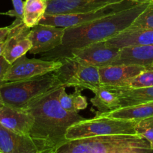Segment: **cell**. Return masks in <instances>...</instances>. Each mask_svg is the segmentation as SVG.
Instances as JSON below:
<instances>
[{
    "label": "cell",
    "mask_w": 153,
    "mask_h": 153,
    "mask_svg": "<svg viewBox=\"0 0 153 153\" xmlns=\"http://www.w3.org/2000/svg\"><path fill=\"white\" fill-rule=\"evenodd\" d=\"M119 50L118 48L108 46L104 40L74 49L70 57L100 68L111 65L118 55Z\"/></svg>",
    "instance_id": "obj_11"
},
{
    "label": "cell",
    "mask_w": 153,
    "mask_h": 153,
    "mask_svg": "<svg viewBox=\"0 0 153 153\" xmlns=\"http://www.w3.org/2000/svg\"><path fill=\"white\" fill-rule=\"evenodd\" d=\"M64 28L39 23L30 29L29 37L32 42L30 54H44L62 44Z\"/></svg>",
    "instance_id": "obj_10"
},
{
    "label": "cell",
    "mask_w": 153,
    "mask_h": 153,
    "mask_svg": "<svg viewBox=\"0 0 153 153\" xmlns=\"http://www.w3.org/2000/svg\"><path fill=\"white\" fill-rule=\"evenodd\" d=\"M117 94L120 108L146 104L153 102V87L130 88V87H110Z\"/></svg>",
    "instance_id": "obj_18"
},
{
    "label": "cell",
    "mask_w": 153,
    "mask_h": 153,
    "mask_svg": "<svg viewBox=\"0 0 153 153\" xmlns=\"http://www.w3.org/2000/svg\"><path fill=\"white\" fill-rule=\"evenodd\" d=\"M153 29V0L148 2L145 10L125 30Z\"/></svg>",
    "instance_id": "obj_23"
},
{
    "label": "cell",
    "mask_w": 153,
    "mask_h": 153,
    "mask_svg": "<svg viewBox=\"0 0 153 153\" xmlns=\"http://www.w3.org/2000/svg\"><path fill=\"white\" fill-rule=\"evenodd\" d=\"M148 70L137 65H109L99 68L101 85L106 87H128L137 75Z\"/></svg>",
    "instance_id": "obj_13"
},
{
    "label": "cell",
    "mask_w": 153,
    "mask_h": 153,
    "mask_svg": "<svg viewBox=\"0 0 153 153\" xmlns=\"http://www.w3.org/2000/svg\"><path fill=\"white\" fill-rule=\"evenodd\" d=\"M9 29H10L9 26L0 28V43H2L4 42L8 36V34Z\"/></svg>",
    "instance_id": "obj_28"
},
{
    "label": "cell",
    "mask_w": 153,
    "mask_h": 153,
    "mask_svg": "<svg viewBox=\"0 0 153 153\" xmlns=\"http://www.w3.org/2000/svg\"><path fill=\"white\" fill-rule=\"evenodd\" d=\"M4 103H3V102H2V98H1V96H0V109L2 108L3 107V106H4Z\"/></svg>",
    "instance_id": "obj_32"
},
{
    "label": "cell",
    "mask_w": 153,
    "mask_h": 153,
    "mask_svg": "<svg viewBox=\"0 0 153 153\" xmlns=\"http://www.w3.org/2000/svg\"><path fill=\"white\" fill-rule=\"evenodd\" d=\"M14 8L5 13H0V14L8 15L9 16L16 18V20L22 21L23 19V4L22 0H11Z\"/></svg>",
    "instance_id": "obj_26"
},
{
    "label": "cell",
    "mask_w": 153,
    "mask_h": 153,
    "mask_svg": "<svg viewBox=\"0 0 153 153\" xmlns=\"http://www.w3.org/2000/svg\"><path fill=\"white\" fill-rule=\"evenodd\" d=\"M46 0H25L23 4V23L29 28L39 24L46 13Z\"/></svg>",
    "instance_id": "obj_21"
},
{
    "label": "cell",
    "mask_w": 153,
    "mask_h": 153,
    "mask_svg": "<svg viewBox=\"0 0 153 153\" xmlns=\"http://www.w3.org/2000/svg\"><path fill=\"white\" fill-rule=\"evenodd\" d=\"M136 122L95 116L92 119H84L75 123L69 127L65 134V139L66 140H70L94 136L136 134L135 131Z\"/></svg>",
    "instance_id": "obj_5"
},
{
    "label": "cell",
    "mask_w": 153,
    "mask_h": 153,
    "mask_svg": "<svg viewBox=\"0 0 153 153\" xmlns=\"http://www.w3.org/2000/svg\"><path fill=\"white\" fill-rule=\"evenodd\" d=\"M94 94V97L91 99V102L98 109L96 116L120 108L117 94L110 87L101 85Z\"/></svg>",
    "instance_id": "obj_20"
},
{
    "label": "cell",
    "mask_w": 153,
    "mask_h": 153,
    "mask_svg": "<svg viewBox=\"0 0 153 153\" xmlns=\"http://www.w3.org/2000/svg\"><path fill=\"white\" fill-rule=\"evenodd\" d=\"M9 27L8 34L4 42L2 56L11 64L20 57L28 52L32 45L28 37L31 28H28L22 21L15 19Z\"/></svg>",
    "instance_id": "obj_9"
},
{
    "label": "cell",
    "mask_w": 153,
    "mask_h": 153,
    "mask_svg": "<svg viewBox=\"0 0 153 153\" xmlns=\"http://www.w3.org/2000/svg\"><path fill=\"white\" fill-rule=\"evenodd\" d=\"M135 131L137 135L143 137L149 143L153 142V116L136 121Z\"/></svg>",
    "instance_id": "obj_24"
},
{
    "label": "cell",
    "mask_w": 153,
    "mask_h": 153,
    "mask_svg": "<svg viewBox=\"0 0 153 153\" xmlns=\"http://www.w3.org/2000/svg\"><path fill=\"white\" fill-rule=\"evenodd\" d=\"M150 146H151L152 149H153V142H152V143H150Z\"/></svg>",
    "instance_id": "obj_33"
},
{
    "label": "cell",
    "mask_w": 153,
    "mask_h": 153,
    "mask_svg": "<svg viewBox=\"0 0 153 153\" xmlns=\"http://www.w3.org/2000/svg\"><path fill=\"white\" fill-rule=\"evenodd\" d=\"M66 87L62 86L58 94V102L64 110L68 112L78 113L80 110L86 108L88 105L87 100L81 95V90L75 88L73 94H67Z\"/></svg>",
    "instance_id": "obj_22"
},
{
    "label": "cell",
    "mask_w": 153,
    "mask_h": 153,
    "mask_svg": "<svg viewBox=\"0 0 153 153\" xmlns=\"http://www.w3.org/2000/svg\"><path fill=\"white\" fill-rule=\"evenodd\" d=\"M62 87L36 97L23 108L34 117L29 136L40 149H57L66 141L69 127L85 119L78 113L68 112L61 107L58 94Z\"/></svg>",
    "instance_id": "obj_1"
},
{
    "label": "cell",
    "mask_w": 153,
    "mask_h": 153,
    "mask_svg": "<svg viewBox=\"0 0 153 153\" xmlns=\"http://www.w3.org/2000/svg\"><path fill=\"white\" fill-rule=\"evenodd\" d=\"M56 153H153V149L137 134H118L66 140Z\"/></svg>",
    "instance_id": "obj_3"
},
{
    "label": "cell",
    "mask_w": 153,
    "mask_h": 153,
    "mask_svg": "<svg viewBox=\"0 0 153 153\" xmlns=\"http://www.w3.org/2000/svg\"><path fill=\"white\" fill-rule=\"evenodd\" d=\"M98 116L127 120H140L144 118L153 116V102L146 104L119 108L112 111L101 114Z\"/></svg>",
    "instance_id": "obj_19"
},
{
    "label": "cell",
    "mask_w": 153,
    "mask_h": 153,
    "mask_svg": "<svg viewBox=\"0 0 153 153\" xmlns=\"http://www.w3.org/2000/svg\"><path fill=\"white\" fill-rule=\"evenodd\" d=\"M39 150L29 135L18 134L0 124V153H36Z\"/></svg>",
    "instance_id": "obj_15"
},
{
    "label": "cell",
    "mask_w": 153,
    "mask_h": 153,
    "mask_svg": "<svg viewBox=\"0 0 153 153\" xmlns=\"http://www.w3.org/2000/svg\"><path fill=\"white\" fill-rule=\"evenodd\" d=\"M128 87L130 88H148L153 87V69L146 70L134 78Z\"/></svg>",
    "instance_id": "obj_25"
},
{
    "label": "cell",
    "mask_w": 153,
    "mask_h": 153,
    "mask_svg": "<svg viewBox=\"0 0 153 153\" xmlns=\"http://www.w3.org/2000/svg\"><path fill=\"white\" fill-rule=\"evenodd\" d=\"M61 61H46L37 58H28L25 55L14 61L5 73V82H16L42 76L55 71L62 67Z\"/></svg>",
    "instance_id": "obj_8"
},
{
    "label": "cell",
    "mask_w": 153,
    "mask_h": 153,
    "mask_svg": "<svg viewBox=\"0 0 153 153\" xmlns=\"http://www.w3.org/2000/svg\"><path fill=\"white\" fill-rule=\"evenodd\" d=\"M47 15L69 14L92 11L123 0H46Z\"/></svg>",
    "instance_id": "obj_12"
},
{
    "label": "cell",
    "mask_w": 153,
    "mask_h": 153,
    "mask_svg": "<svg viewBox=\"0 0 153 153\" xmlns=\"http://www.w3.org/2000/svg\"><path fill=\"white\" fill-rule=\"evenodd\" d=\"M10 65V64H9L6 61L5 58L2 55L0 57V86H2V85L5 83V82L4 81V77Z\"/></svg>",
    "instance_id": "obj_27"
},
{
    "label": "cell",
    "mask_w": 153,
    "mask_h": 153,
    "mask_svg": "<svg viewBox=\"0 0 153 153\" xmlns=\"http://www.w3.org/2000/svg\"><path fill=\"white\" fill-rule=\"evenodd\" d=\"M3 50H4V43H0V57L2 55Z\"/></svg>",
    "instance_id": "obj_31"
},
{
    "label": "cell",
    "mask_w": 153,
    "mask_h": 153,
    "mask_svg": "<svg viewBox=\"0 0 153 153\" xmlns=\"http://www.w3.org/2000/svg\"><path fill=\"white\" fill-rule=\"evenodd\" d=\"M148 2L139 3L130 8L91 22L66 28L62 44L44 53L42 58L46 61H60L66 57H70L74 49H80L96 42L107 40L127 29L145 10Z\"/></svg>",
    "instance_id": "obj_2"
},
{
    "label": "cell",
    "mask_w": 153,
    "mask_h": 153,
    "mask_svg": "<svg viewBox=\"0 0 153 153\" xmlns=\"http://www.w3.org/2000/svg\"><path fill=\"white\" fill-rule=\"evenodd\" d=\"M131 1H135L136 3H143V2H148L151 0H131Z\"/></svg>",
    "instance_id": "obj_30"
},
{
    "label": "cell",
    "mask_w": 153,
    "mask_h": 153,
    "mask_svg": "<svg viewBox=\"0 0 153 153\" xmlns=\"http://www.w3.org/2000/svg\"><path fill=\"white\" fill-rule=\"evenodd\" d=\"M56 148H50V149H40V150L38 151L36 153H56Z\"/></svg>",
    "instance_id": "obj_29"
},
{
    "label": "cell",
    "mask_w": 153,
    "mask_h": 153,
    "mask_svg": "<svg viewBox=\"0 0 153 153\" xmlns=\"http://www.w3.org/2000/svg\"><path fill=\"white\" fill-rule=\"evenodd\" d=\"M137 4L139 3H136L131 0H123L122 1L106 6L103 8L92 10V11L85 12V13L58 15L45 14L39 23L64 28H70V27L77 26L97 20L116 12L130 8Z\"/></svg>",
    "instance_id": "obj_7"
},
{
    "label": "cell",
    "mask_w": 153,
    "mask_h": 153,
    "mask_svg": "<svg viewBox=\"0 0 153 153\" xmlns=\"http://www.w3.org/2000/svg\"><path fill=\"white\" fill-rule=\"evenodd\" d=\"M34 122L33 116L25 108L4 105L0 109V124L18 134L29 135Z\"/></svg>",
    "instance_id": "obj_14"
},
{
    "label": "cell",
    "mask_w": 153,
    "mask_h": 153,
    "mask_svg": "<svg viewBox=\"0 0 153 153\" xmlns=\"http://www.w3.org/2000/svg\"><path fill=\"white\" fill-rule=\"evenodd\" d=\"M137 65L153 69V44L130 46L120 49L111 65Z\"/></svg>",
    "instance_id": "obj_16"
},
{
    "label": "cell",
    "mask_w": 153,
    "mask_h": 153,
    "mask_svg": "<svg viewBox=\"0 0 153 153\" xmlns=\"http://www.w3.org/2000/svg\"><path fill=\"white\" fill-rule=\"evenodd\" d=\"M63 86L55 71L0 86V96L4 105L23 108L36 97Z\"/></svg>",
    "instance_id": "obj_4"
},
{
    "label": "cell",
    "mask_w": 153,
    "mask_h": 153,
    "mask_svg": "<svg viewBox=\"0 0 153 153\" xmlns=\"http://www.w3.org/2000/svg\"><path fill=\"white\" fill-rule=\"evenodd\" d=\"M105 41L108 46L118 49L151 45L153 44V29L124 30Z\"/></svg>",
    "instance_id": "obj_17"
},
{
    "label": "cell",
    "mask_w": 153,
    "mask_h": 153,
    "mask_svg": "<svg viewBox=\"0 0 153 153\" xmlns=\"http://www.w3.org/2000/svg\"><path fill=\"white\" fill-rule=\"evenodd\" d=\"M60 61L62 65L55 72L63 86L74 87L81 91L89 90L93 93L101 86L98 67L73 57H66Z\"/></svg>",
    "instance_id": "obj_6"
}]
</instances>
